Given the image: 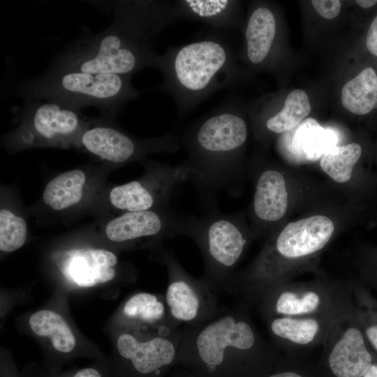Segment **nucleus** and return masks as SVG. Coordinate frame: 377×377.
<instances>
[{
	"label": "nucleus",
	"mask_w": 377,
	"mask_h": 377,
	"mask_svg": "<svg viewBox=\"0 0 377 377\" xmlns=\"http://www.w3.org/2000/svg\"><path fill=\"white\" fill-rule=\"evenodd\" d=\"M276 351L240 305L210 320L183 326L177 364L197 377H264Z\"/></svg>",
	"instance_id": "nucleus-1"
},
{
	"label": "nucleus",
	"mask_w": 377,
	"mask_h": 377,
	"mask_svg": "<svg viewBox=\"0 0 377 377\" xmlns=\"http://www.w3.org/2000/svg\"><path fill=\"white\" fill-rule=\"evenodd\" d=\"M103 12L113 17L112 23L71 44L48 69L132 77L145 68H156L158 55L153 43L161 29L121 1H106Z\"/></svg>",
	"instance_id": "nucleus-2"
},
{
	"label": "nucleus",
	"mask_w": 377,
	"mask_h": 377,
	"mask_svg": "<svg viewBox=\"0 0 377 377\" xmlns=\"http://www.w3.org/2000/svg\"><path fill=\"white\" fill-rule=\"evenodd\" d=\"M247 137L245 119L228 100L182 134L188 157L183 163L191 170L189 180L210 208H215L216 193L233 184Z\"/></svg>",
	"instance_id": "nucleus-3"
},
{
	"label": "nucleus",
	"mask_w": 377,
	"mask_h": 377,
	"mask_svg": "<svg viewBox=\"0 0 377 377\" xmlns=\"http://www.w3.org/2000/svg\"><path fill=\"white\" fill-rule=\"evenodd\" d=\"M156 68L163 80L151 90L169 94L180 118L217 91L232 85L237 77L228 40L214 32L185 45L168 47L158 55Z\"/></svg>",
	"instance_id": "nucleus-4"
},
{
	"label": "nucleus",
	"mask_w": 377,
	"mask_h": 377,
	"mask_svg": "<svg viewBox=\"0 0 377 377\" xmlns=\"http://www.w3.org/2000/svg\"><path fill=\"white\" fill-rule=\"evenodd\" d=\"M14 92L25 101H50L80 111L96 107L110 117L140 94L132 85L131 76L50 69L38 77L20 82Z\"/></svg>",
	"instance_id": "nucleus-5"
},
{
	"label": "nucleus",
	"mask_w": 377,
	"mask_h": 377,
	"mask_svg": "<svg viewBox=\"0 0 377 377\" xmlns=\"http://www.w3.org/2000/svg\"><path fill=\"white\" fill-rule=\"evenodd\" d=\"M177 235L189 237L199 247L205 263L201 279L215 293L227 291L249 242L240 221L214 209L202 217L179 216Z\"/></svg>",
	"instance_id": "nucleus-6"
},
{
	"label": "nucleus",
	"mask_w": 377,
	"mask_h": 377,
	"mask_svg": "<svg viewBox=\"0 0 377 377\" xmlns=\"http://www.w3.org/2000/svg\"><path fill=\"white\" fill-rule=\"evenodd\" d=\"M263 319L274 316L342 318L355 308L352 288L323 281L281 283L264 290L249 303Z\"/></svg>",
	"instance_id": "nucleus-7"
},
{
	"label": "nucleus",
	"mask_w": 377,
	"mask_h": 377,
	"mask_svg": "<svg viewBox=\"0 0 377 377\" xmlns=\"http://www.w3.org/2000/svg\"><path fill=\"white\" fill-rule=\"evenodd\" d=\"M182 327L172 330H119L111 377H165L177 365Z\"/></svg>",
	"instance_id": "nucleus-8"
},
{
	"label": "nucleus",
	"mask_w": 377,
	"mask_h": 377,
	"mask_svg": "<svg viewBox=\"0 0 377 377\" xmlns=\"http://www.w3.org/2000/svg\"><path fill=\"white\" fill-rule=\"evenodd\" d=\"M20 127L7 138L11 147L66 145L78 138L86 122L80 110L43 100L26 101Z\"/></svg>",
	"instance_id": "nucleus-9"
},
{
	"label": "nucleus",
	"mask_w": 377,
	"mask_h": 377,
	"mask_svg": "<svg viewBox=\"0 0 377 377\" xmlns=\"http://www.w3.org/2000/svg\"><path fill=\"white\" fill-rule=\"evenodd\" d=\"M168 283L165 300L168 313L180 327L210 320L223 310L216 293L201 279L191 276L179 263L171 251L163 252Z\"/></svg>",
	"instance_id": "nucleus-10"
},
{
	"label": "nucleus",
	"mask_w": 377,
	"mask_h": 377,
	"mask_svg": "<svg viewBox=\"0 0 377 377\" xmlns=\"http://www.w3.org/2000/svg\"><path fill=\"white\" fill-rule=\"evenodd\" d=\"M147 171L143 179L112 188L109 194L111 205L126 212L167 207L175 188L191 174L184 163H153Z\"/></svg>",
	"instance_id": "nucleus-11"
},
{
	"label": "nucleus",
	"mask_w": 377,
	"mask_h": 377,
	"mask_svg": "<svg viewBox=\"0 0 377 377\" xmlns=\"http://www.w3.org/2000/svg\"><path fill=\"white\" fill-rule=\"evenodd\" d=\"M77 139L79 144L89 153L116 164L133 161L151 152L172 153L180 145L179 138L171 133L138 140L103 123L87 124Z\"/></svg>",
	"instance_id": "nucleus-12"
},
{
	"label": "nucleus",
	"mask_w": 377,
	"mask_h": 377,
	"mask_svg": "<svg viewBox=\"0 0 377 377\" xmlns=\"http://www.w3.org/2000/svg\"><path fill=\"white\" fill-rule=\"evenodd\" d=\"M323 346L329 368L336 377H363L376 357L360 326L356 306L339 322Z\"/></svg>",
	"instance_id": "nucleus-13"
},
{
	"label": "nucleus",
	"mask_w": 377,
	"mask_h": 377,
	"mask_svg": "<svg viewBox=\"0 0 377 377\" xmlns=\"http://www.w3.org/2000/svg\"><path fill=\"white\" fill-rule=\"evenodd\" d=\"M179 217L168 207L128 212L110 221L105 232L110 241L122 244H131L142 239L172 238L177 236Z\"/></svg>",
	"instance_id": "nucleus-14"
},
{
	"label": "nucleus",
	"mask_w": 377,
	"mask_h": 377,
	"mask_svg": "<svg viewBox=\"0 0 377 377\" xmlns=\"http://www.w3.org/2000/svg\"><path fill=\"white\" fill-rule=\"evenodd\" d=\"M348 315L338 318L274 316L263 320L276 348H308L323 346L339 322Z\"/></svg>",
	"instance_id": "nucleus-15"
},
{
	"label": "nucleus",
	"mask_w": 377,
	"mask_h": 377,
	"mask_svg": "<svg viewBox=\"0 0 377 377\" xmlns=\"http://www.w3.org/2000/svg\"><path fill=\"white\" fill-rule=\"evenodd\" d=\"M118 258L108 250L79 249L71 251L61 266L64 275L81 288H91L112 281L117 276Z\"/></svg>",
	"instance_id": "nucleus-16"
},
{
	"label": "nucleus",
	"mask_w": 377,
	"mask_h": 377,
	"mask_svg": "<svg viewBox=\"0 0 377 377\" xmlns=\"http://www.w3.org/2000/svg\"><path fill=\"white\" fill-rule=\"evenodd\" d=\"M119 330H172L182 327L170 318L165 296L147 292L131 295L118 312Z\"/></svg>",
	"instance_id": "nucleus-17"
},
{
	"label": "nucleus",
	"mask_w": 377,
	"mask_h": 377,
	"mask_svg": "<svg viewBox=\"0 0 377 377\" xmlns=\"http://www.w3.org/2000/svg\"><path fill=\"white\" fill-rule=\"evenodd\" d=\"M288 194L284 176L274 169L260 172L256 182L253 212L260 222L281 219L288 209Z\"/></svg>",
	"instance_id": "nucleus-18"
},
{
	"label": "nucleus",
	"mask_w": 377,
	"mask_h": 377,
	"mask_svg": "<svg viewBox=\"0 0 377 377\" xmlns=\"http://www.w3.org/2000/svg\"><path fill=\"white\" fill-rule=\"evenodd\" d=\"M239 1L179 0L173 1L175 20L202 22L214 29H228L238 23Z\"/></svg>",
	"instance_id": "nucleus-19"
},
{
	"label": "nucleus",
	"mask_w": 377,
	"mask_h": 377,
	"mask_svg": "<svg viewBox=\"0 0 377 377\" xmlns=\"http://www.w3.org/2000/svg\"><path fill=\"white\" fill-rule=\"evenodd\" d=\"M289 136L291 138L286 150L299 163L316 161L336 146L334 133L321 126L313 118L304 120L290 131Z\"/></svg>",
	"instance_id": "nucleus-20"
},
{
	"label": "nucleus",
	"mask_w": 377,
	"mask_h": 377,
	"mask_svg": "<svg viewBox=\"0 0 377 377\" xmlns=\"http://www.w3.org/2000/svg\"><path fill=\"white\" fill-rule=\"evenodd\" d=\"M276 21L267 6L253 9L244 29L245 54L251 65L258 66L268 58L275 40Z\"/></svg>",
	"instance_id": "nucleus-21"
},
{
	"label": "nucleus",
	"mask_w": 377,
	"mask_h": 377,
	"mask_svg": "<svg viewBox=\"0 0 377 377\" xmlns=\"http://www.w3.org/2000/svg\"><path fill=\"white\" fill-rule=\"evenodd\" d=\"M28 324L36 335L50 340L52 348L59 354L68 355L75 350V334L59 313L50 309L38 310L30 316Z\"/></svg>",
	"instance_id": "nucleus-22"
},
{
	"label": "nucleus",
	"mask_w": 377,
	"mask_h": 377,
	"mask_svg": "<svg viewBox=\"0 0 377 377\" xmlns=\"http://www.w3.org/2000/svg\"><path fill=\"white\" fill-rule=\"evenodd\" d=\"M343 106L353 114L362 115L377 108V74L367 67L342 88Z\"/></svg>",
	"instance_id": "nucleus-23"
},
{
	"label": "nucleus",
	"mask_w": 377,
	"mask_h": 377,
	"mask_svg": "<svg viewBox=\"0 0 377 377\" xmlns=\"http://www.w3.org/2000/svg\"><path fill=\"white\" fill-rule=\"evenodd\" d=\"M86 183L84 172L75 169L63 172L46 185L43 199L54 210H62L77 204L82 198Z\"/></svg>",
	"instance_id": "nucleus-24"
},
{
	"label": "nucleus",
	"mask_w": 377,
	"mask_h": 377,
	"mask_svg": "<svg viewBox=\"0 0 377 377\" xmlns=\"http://www.w3.org/2000/svg\"><path fill=\"white\" fill-rule=\"evenodd\" d=\"M311 109L306 93L302 89H294L286 98L283 108L266 119L265 127L272 133L290 132L304 121Z\"/></svg>",
	"instance_id": "nucleus-25"
},
{
	"label": "nucleus",
	"mask_w": 377,
	"mask_h": 377,
	"mask_svg": "<svg viewBox=\"0 0 377 377\" xmlns=\"http://www.w3.org/2000/svg\"><path fill=\"white\" fill-rule=\"evenodd\" d=\"M362 154L361 146L353 142L334 146L327 150L320 160L323 171L337 183L348 182L353 170Z\"/></svg>",
	"instance_id": "nucleus-26"
},
{
	"label": "nucleus",
	"mask_w": 377,
	"mask_h": 377,
	"mask_svg": "<svg viewBox=\"0 0 377 377\" xmlns=\"http://www.w3.org/2000/svg\"><path fill=\"white\" fill-rule=\"evenodd\" d=\"M356 306V316L365 339L377 355V300L367 288L352 287Z\"/></svg>",
	"instance_id": "nucleus-27"
},
{
	"label": "nucleus",
	"mask_w": 377,
	"mask_h": 377,
	"mask_svg": "<svg viewBox=\"0 0 377 377\" xmlns=\"http://www.w3.org/2000/svg\"><path fill=\"white\" fill-rule=\"evenodd\" d=\"M25 220L10 210L0 211V250L12 252L19 249L25 243L27 238Z\"/></svg>",
	"instance_id": "nucleus-28"
},
{
	"label": "nucleus",
	"mask_w": 377,
	"mask_h": 377,
	"mask_svg": "<svg viewBox=\"0 0 377 377\" xmlns=\"http://www.w3.org/2000/svg\"><path fill=\"white\" fill-rule=\"evenodd\" d=\"M37 377H111L110 368L101 365H92L71 371L59 374L50 371Z\"/></svg>",
	"instance_id": "nucleus-29"
},
{
	"label": "nucleus",
	"mask_w": 377,
	"mask_h": 377,
	"mask_svg": "<svg viewBox=\"0 0 377 377\" xmlns=\"http://www.w3.org/2000/svg\"><path fill=\"white\" fill-rule=\"evenodd\" d=\"M311 3L316 11L327 20L336 17L341 10V4L339 0H313Z\"/></svg>",
	"instance_id": "nucleus-30"
},
{
	"label": "nucleus",
	"mask_w": 377,
	"mask_h": 377,
	"mask_svg": "<svg viewBox=\"0 0 377 377\" xmlns=\"http://www.w3.org/2000/svg\"><path fill=\"white\" fill-rule=\"evenodd\" d=\"M366 45L368 50L377 57V15L368 29Z\"/></svg>",
	"instance_id": "nucleus-31"
},
{
	"label": "nucleus",
	"mask_w": 377,
	"mask_h": 377,
	"mask_svg": "<svg viewBox=\"0 0 377 377\" xmlns=\"http://www.w3.org/2000/svg\"><path fill=\"white\" fill-rule=\"evenodd\" d=\"M1 377H21L13 363L10 360H2L1 363Z\"/></svg>",
	"instance_id": "nucleus-32"
},
{
	"label": "nucleus",
	"mask_w": 377,
	"mask_h": 377,
	"mask_svg": "<svg viewBox=\"0 0 377 377\" xmlns=\"http://www.w3.org/2000/svg\"><path fill=\"white\" fill-rule=\"evenodd\" d=\"M165 377H197L193 373L187 369L186 368L180 366L177 369L171 371L170 374H168Z\"/></svg>",
	"instance_id": "nucleus-33"
},
{
	"label": "nucleus",
	"mask_w": 377,
	"mask_h": 377,
	"mask_svg": "<svg viewBox=\"0 0 377 377\" xmlns=\"http://www.w3.org/2000/svg\"><path fill=\"white\" fill-rule=\"evenodd\" d=\"M264 377H304L300 374L292 371H282L277 372H271Z\"/></svg>",
	"instance_id": "nucleus-34"
},
{
	"label": "nucleus",
	"mask_w": 377,
	"mask_h": 377,
	"mask_svg": "<svg viewBox=\"0 0 377 377\" xmlns=\"http://www.w3.org/2000/svg\"><path fill=\"white\" fill-rule=\"evenodd\" d=\"M358 6L363 8H369L376 4L374 0H357L355 1Z\"/></svg>",
	"instance_id": "nucleus-35"
},
{
	"label": "nucleus",
	"mask_w": 377,
	"mask_h": 377,
	"mask_svg": "<svg viewBox=\"0 0 377 377\" xmlns=\"http://www.w3.org/2000/svg\"><path fill=\"white\" fill-rule=\"evenodd\" d=\"M363 377H377V362L375 360L374 361L373 364Z\"/></svg>",
	"instance_id": "nucleus-36"
},
{
	"label": "nucleus",
	"mask_w": 377,
	"mask_h": 377,
	"mask_svg": "<svg viewBox=\"0 0 377 377\" xmlns=\"http://www.w3.org/2000/svg\"><path fill=\"white\" fill-rule=\"evenodd\" d=\"M374 288H375V289L377 290V286H376V287H374Z\"/></svg>",
	"instance_id": "nucleus-37"
}]
</instances>
